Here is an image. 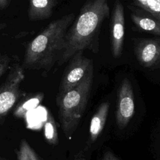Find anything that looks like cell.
Returning <instances> with one entry per match:
<instances>
[{
  "instance_id": "obj_18",
  "label": "cell",
  "mask_w": 160,
  "mask_h": 160,
  "mask_svg": "<svg viewBox=\"0 0 160 160\" xmlns=\"http://www.w3.org/2000/svg\"><path fill=\"white\" fill-rule=\"evenodd\" d=\"M11 0H0V9L2 10L7 8Z\"/></svg>"
},
{
  "instance_id": "obj_9",
  "label": "cell",
  "mask_w": 160,
  "mask_h": 160,
  "mask_svg": "<svg viewBox=\"0 0 160 160\" xmlns=\"http://www.w3.org/2000/svg\"><path fill=\"white\" fill-rule=\"evenodd\" d=\"M110 104L108 102H104L100 104L92 116L89 129V136L84 151L88 150L98 139L101 134L106 122Z\"/></svg>"
},
{
  "instance_id": "obj_4",
  "label": "cell",
  "mask_w": 160,
  "mask_h": 160,
  "mask_svg": "<svg viewBox=\"0 0 160 160\" xmlns=\"http://www.w3.org/2000/svg\"><path fill=\"white\" fill-rule=\"evenodd\" d=\"M24 78L22 65L17 62L11 64L4 82L0 85V121L5 118L23 96L21 84Z\"/></svg>"
},
{
  "instance_id": "obj_8",
  "label": "cell",
  "mask_w": 160,
  "mask_h": 160,
  "mask_svg": "<svg viewBox=\"0 0 160 160\" xmlns=\"http://www.w3.org/2000/svg\"><path fill=\"white\" fill-rule=\"evenodd\" d=\"M125 18L124 7L120 0H115L111 18L110 39L112 56H121L124 38Z\"/></svg>"
},
{
  "instance_id": "obj_14",
  "label": "cell",
  "mask_w": 160,
  "mask_h": 160,
  "mask_svg": "<svg viewBox=\"0 0 160 160\" xmlns=\"http://www.w3.org/2000/svg\"><path fill=\"white\" fill-rule=\"evenodd\" d=\"M134 4L160 21V0H133Z\"/></svg>"
},
{
  "instance_id": "obj_17",
  "label": "cell",
  "mask_w": 160,
  "mask_h": 160,
  "mask_svg": "<svg viewBox=\"0 0 160 160\" xmlns=\"http://www.w3.org/2000/svg\"><path fill=\"white\" fill-rule=\"evenodd\" d=\"M72 160H86V156L84 155V151H79L74 157Z\"/></svg>"
},
{
  "instance_id": "obj_13",
  "label": "cell",
  "mask_w": 160,
  "mask_h": 160,
  "mask_svg": "<svg viewBox=\"0 0 160 160\" xmlns=\"http://www.w3.org/2000/svg\"><path fill=\"white\" fill-rule=\"evenodd\" d=\"M17 160H42L25 139L20 141L19 148L15 150Z\"/></svg>"
},
{
  "instance_id": "obj_20",
  "label": "cell",
  "mask_w": 160,
  "mask_h": 160,
  "mask_svg": "<svg viewBox=\"0 0 160 160\" xmlns=\"http://www.w3.org/2000/svg\"><path fill=\"white\" fill-rule=\"evenodd\" d=\"M0 160H7V159H5V158H3V157H0Z\"/></svg>"
},
{
  "instance_id": "obj_19",
  "label": "cell",
  "mask_w": 160,
  "mask_h": 160,
  "mask_svg": "<svg viewBox=\"0 0 160 160\" xmlns=\"http://www.w3.org/2000/svg\"><path fill=\"white\" fill-rule=\"evenodd\" d=\"M7 26V24L4 22H0V30L6 28Z\"/></svg>"
},
{
  "instance_id": "obj_1",
  "label": "cell",
  "mask_w": 160,
  "mask_h": 160,
  "mask_svg": "<svg viewBox=\"0 0 160 160\" xmlns=\"http://www.w3.org/2000/svg\"><path fill=\"white\" fill-rule=\"evenodd\" d=\"M109 13L108 0L86 1L67 31L57 61L58 66L67 62L79 51L98 52L100 30Z\"/></svg>"
},
{
  "instance_id": "obj_10",
  "label": "cell",
  "mask_w": 160,
  "mask_h": 160,
  "mask_svg": "<svg viewBox=\"0 0 160 160\" xmlns=\"http://www.w3.org/2000/svg\"><path fill=\"white\" fill-rule=\"evenodd\" d=\"M55 6V0H29V19L36 21L49 19Z\"/></svg>"
},
{
  "instance_id": "obj_15",
  "label": "cell",
  "mask_w": 160,
  "mask_h": 160,
  "mask_svg": "<svg viewBox=\"0 0 160 160\" xmlns=\"http://www.w3.org/2000/svg\"><path fill=\"white\" fill-rule=\"evenodd\" d=\"M11 58L7 54H0V78L10 68Z\"/></svg>"
},
{
  "instance_id": "obj_12",
  "label": "cell",
  "mask_w": 160,
  "mask_h": 160,
  "mask_svg": "<svg viewBox=\"0 0 160 160\" xmlns=\"http://www.w3.org/2000/svg\"><path fill=\"white\" fill-rule=\"evenodd\" d=\"M44 136L46 141L53 146L59 144V136L57 125L54 117L48 113L46 120L43 125Z\"/></svg>"
},
{
  "instance_id": "obj_6",
  "label": "cell",
  "mask_w": 160,
  "mask_h": 160,
  "mask_svg": "<svg viewBox=\"0 0 160 160\" xmlns=\"http://www.w3.org/2000/svg\"><path fill=\"white\" fill-rule=\"evenodd\" d=\"M134 109L132 86L131 81L125 78L121 81L118 92L116 121L119 129L127 126L134 114Z\"/></svg>"
},
{
  "instance_id": "obj_2",
  "label": "cell",
  "mask_w": 160,
  "mask_h": 160,
  "mask_svg": "<svg viewBox=\"0 0 160 160\" xmlns=\"http://www.w3.org/2000/svg\"><path fill=\"white\" fill-rule=\"evenodd\" d=\"M75 19L69 13L51 21L27 45L22 68L48 72L57 62L67 31Z\"/></svg>"
},
{
  "instance_id": "obj_16",
  "label": "cell",
  "mask_w": 160,
  "mask_h": 160,
  "mask_svg": "<svg viewBox=\"0 0 160 160\" xmlns=\"http://www.w3.org/2000/svg\"><path fill=\"white\" fill-rule=\"evenodd\" d=\"M102 160H119V159L111 151H106L103 154Z\"/></svg>"
},
{
  "instance_id": "obj_11",
  "label": "cell",
  "mask_w": 160,
  "mask_h": 160,
  "mask_svg": "<svg viewBox=\"0 0 160 160\" xmlns=\"http://www.w3.org/2000/svg\"><path fill=\"white\" fill-rule=\"evenodd\" d=\"M131 18L134 24L140 29L160 37V21L156 18L135 13H132Z\"/></svg>"
},
{
  "instance_id": "obj_5",
  "label": "cell",
  "mask_w": 160,
  "mask_h": 160,
  "mask_svg": "<svg viewBox=\"0 0 160 160\" xmlns=\"http://www.w3.org/2000/svg\"><path fill=\"white\" fill-rule=\"evenodd\" d=\"M92 65V60L84 56L82 51L76 52L68 61L56 96H61L76 87Z\"/></svg>"
},
{
  "instance_id": "obj_7",
  "label": "cell",
  "mask_w": 160,
  "mask_h": 160,
  "mask_svg": "<svg viewBox=\"0 0 160 160\" xmlns=\"http://www.w3.org/2000/svg\"><path fill=\"white\" fill-rule=\"evenodd\" d=\"M134 52L138 62L144 68H160V37L136 39Z\"/></svg>"
},
{
  "instance_id": "obj_3",
  "label": "cell",
  "mask_w": 160,
  "mask_h": 160,
  "mask_svg": "<svg viewBox=\"0 0 160 160\" xmlns=\"http://www.w3.org/2000/svg\"><path fill=\"white\" fill-rule=\"evenodd\" d=\"M93 80V65L74 88L56 96L59 119L66 138L76 131L87 107Z\"/></svg>"
}]
</instances>
